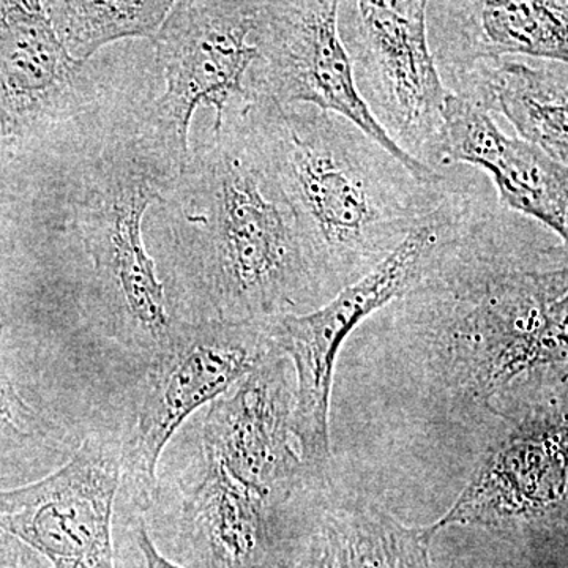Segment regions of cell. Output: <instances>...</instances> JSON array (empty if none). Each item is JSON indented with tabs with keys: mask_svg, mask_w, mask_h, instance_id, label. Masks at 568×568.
<instances>
[{
	"mask_svg": "<svg viewBox=\"0 0 568 568\" xmlns=\"http://www.w3.org/2000/svg\"><path fill=\"white\" fill-rule=\"evenodd\" d=\"M260 2L182 0L174 2L155 36L166 92L155 100L142 129L170 152L182 170L190 159L194 111L215 110L212 133L224 115L248 103L246 78L256 61L252 33Z\"/></svg>",
	"mask_w": 568,
	"mask_h": 568,
	"instance_id": "ba28073f",
	"label": "cell"
},
{
	"mask_svg": "<svg viewBox=\"0 0 568 568\" xmlns=\"http://www.w3.org/2000/svg\"><path fill=\"white\" fill-rule=\"evenodd\" d=\"M286 568H338L324 529L302 541Z\"/></svg>",
	"mask_w": 568,
	"mask_h": 568,
	"instance_id": "ffe728a7",
	"label": "cell"
},
{
	"mask_svg": "<svg viewBox=\"0 0 568 568\" xmlns=\"http://www.w3.org/2000/svg\"><path fill=\"white\" fill-rule=\"evenodd\" d=\"M338 568H435V526H407L373 504H355L324 526Z\"/></svg>",
	"mask_w": 568,
	"mask_h": 568,
	"instance_id": "ac0fdd59",
	"label": "cell"
},
{
	"mask_svg": "<svg viewBox=\"0 0 568 568\" xmlns=\"http://www.w3.org/2000/svg\"><path fill=\"white\" fill-rule=\"evenodd\" d=\"M338 33L355 88L388 140L428 170L447 168L448 92L429 50L426 2L342 0Z\"/></svg>",
	"mask_w": 568,
	"mask_h": 568,
	"instance_id": "52a82bcc",
	"label": "cell"
},
{
	"mask_svg": "<svg viewBox=\"0 0 568 568\" xmlns=\"http://www.w3.org/2000/svg\"><path fill=\"white\" fill-rule=\"evenodd\" d=\"M295 379L271 355L209 405L192 466L282 514L306 470L293 433Z\"/></svg>",
	"mask_w": 568,
	"mask_h": 568,
	"instance_id": "8fae6325",
	"label": "cell"
},
{
	"mask_svg": "<svg viewBox=\"0 0 568 568\" xmlns=\"http://www.w3.org/2000/svg\"><path fill=\"white\" fill-rule=\"evenodd\" d=\"M276 353L272 320L175 321L166 345L149 361L132 425L123 429L122 485L138 510L155 503L160 458L186 418Z\"/></svg>",
	"mask_w": 568,
	"mask_h": 568,
	"instance_id": "8992f818",
	"label": "cell"
},
{
	"mask_svg": "<svg viewBox=\"0 0 568 568\" xmlns=\"http://www.w3.org/2000/svg\"><path fill=\"white\" fill-rule=\"evenodd\" d=\"M444 160L484 171L497 203L568 242V166L507 136L488 112L452 93L444 106Z\"/></svg>",
	"mask_w": 568,
	"mask_h": 568,
	"instance_id": "2e32d148",
	"label": "cell"
},
{
	"mask_svg": "<svg viewBox=\"0 0 568 568\" xmlns=\"http://www.w3.org/2000/svg\"><path fill=\"white\" fill-rule=\"evenodd\" d=\"M92 65L70 58L43 2H0V134L41 140L91 114Z\"/></svg>",
	"mask_w": 568,
	"mask_h": 568,
	"instance_id": "4fadbf2b",
	"label": "cell"
},
{
	"mask_svg": "<svg viewBox=\"0 0 568 568\" xmlns=\"http://www.w3.org/2000/svg\"><path fill=\"white\" fill-rule=\"evenodd\" d=\"M256 61L246 78L248 102L313 106L353 122L366 136L422 175H435L388 140L355 88L338 33L335 0L260 2L252 33Z\"/></svg>",
	"mask_w": 568,
	"mask_h": 568,
	"instance_id": "30bf717a",
	"label": "cell"
},
{
	"mask_svg": "<svg viewBox=\"0 0 568 568\" xmlns=\"http://www.w3.org/2000/svg\"><path fill=\"white\" fill-rule=\"evenodd\" d=\"M52 31L70 58L88 62L104 44L129 37L155 39L173 0H114V2H84L55 0L43 2Z\"/></svg>",
	"mask_w": 568,
	"mask_h": 568,
	"instance_id": "d6986e66",
	"label": "cell"
},
{
	"mask_svg": "<svg viewBox=\"0 0 568 568\" xmlns=\"http://www.w3.org/2000/svg\"><path fill=\"white\" fill-rule=\"evenodd\" d=\"M568 499L567 396L538 403L489 448L436 532L448 526L511 530L566 523Z\"/></svg>",
	"mask_w": 568,
	"mask_h": 568,
	"instance_id": "7c38bea8",
	"label": "cell"
},
{
	"mask_svg": "<svg viewBox=\"0 0 568 568\" xmlns=\"http://www.w3.org/2000/svg\"><path fill=\"white\" fill-rule=\"evenodd\" d=\"M181 171L140 125L136 133L110 138L82 175L74 201V227L92 261V321L108 338L148 362L166 345L178 320L145 250L142 223Z\"/></svg>",
	"mask_w": 568,
	"mask_h": 568,
	"instance_id": "277c9868",
	"label": "cell"
},
{
	"mask_svg": "<svg viewBox=\"0 0 568 568\" xmlns=\"http://www.w3.org/2000/svg\"><path fill=\"white\" fill-rule=\"evenodd\" d=\"M156 205L175 320L268 321L325 304L294 213L237 110Z\"/></svg>",
	"mask_w": 568,
	"mask_h": 568,
	"instance_id": "7a4b0ae2",
	"label": "cell"
},
{
	"mask_svg": "<svg viewBox=\"0 0 568 568\" xmlns=\"http://www.w3.org/2000/svg\"><path fill=\"white\" fill-rule=\"evenodd\" d=\"M448 93L499 114L519 140L568 166V65L529 58L477 62L446 84Z\"/></svg>",
	"mask_w": 568,
	"mask_h": 568,
	"instance_id": "e0dca14e",
	"label": "cell"
},
{
	"mask_svg": "<svg viewBox=\"0 0 568 568\" xmlns=\"http://www.w3.org/2000/svg\"><path fill=\"white\" fill-rule=\"evenodd\" d=\"M123 428L102 417L48 476L0 491V529L51 568H115L112 519L122 485Z\"/></svg>",
	"mask_w": 568,
	"mask_h": 568,
	"instance_id": "9c48e42d",
	"label": "cell"
},
{
	"mask_svg": "<svg viewBox=\"0 0 568 568\" xmlns=\"http://www.w3.org/2000/svg\"><path fill=\"white\" fill-rule=\"evenodd\" d=\"M426 32L444 88L481 61L568 62L566 0H433L426 2Z\"/></svg>",
	"mask_w": 568,
	"mask_h": 568,
	"instance_id": "9a60e30c",
	"label": "cell"
},
{
	"mask_svg": "<svg viewBox=\"0 0 568 568\" xmlns=\"http://www.w3.org/2000/svg\"><path fill=\"white\" fill-rule=\"evenodd\" d=\"M89 429L62 409L31 332L0 293V491L58 469Z\"/></svg>",
	"mask_w": 568,
	"mask_h": 568,
	"instance_id": "5bb4252c",
	"label": "cell"
},
{
	"mask_svg": "<svg viewBox=\"0 0 568 568\" xmlns=\"http://www.w3.org/2000/svg\"><path fill=\"white\" fill-rule=\"evenodd\" d=\"M488 192L487 175L462 166L446 201L368 275L313 312L272 320L276 346L294 369L293 433L306 470L323 469L332 457V386L347 339L425 278L459 223Z\"/></svg>",
	"mask_w": 568,
	"mask_h": 568,
	"instance_id": "5b68a950",
	"label": "cell"
},
{
	"mask_svg": "<svg viewBox=\"0 0 568 568\" xmlns=\"http://www.w3.org/2000/svg\"><path fill=\"white\" fill-rule=\"evenodd\" d=\"M0 568H51L41 556L17 537L0 529Z\"/></svg>",
	"mask_w": 568,
	"mask_h": 568,
	"instance_id": "44dd1931",
	"label": "cell"
},
{
	"mask_svg": "<svg viewBox=\"0 0 568 568\" xmlns=\"http://www.w3.org/2000/svg\"><path fill=\"white\" fill-rule=\"evenodd\" d=\"M297 223L325 302L386 261L458 181L422 175L353 122L313 106L239 108Z\"/></svg>",
	"mask_w": 568,
	"mask_h": 568,
	"instance_id": "3957f363",
	"label": "cell"
},
{
	"mask_svg": "<svg viewBox=\"0 0 568 568\" xmlns=\"http://www.w3.org/2000/svg\"><path fill=\"white\" fill-rule=\"evenodd\" d=\"M136 541L138 547L141 549V555L144 556L145 567L148 568H185L171 562L170 559L164 558L162 552L153 545L151 534H149L148 526H145L144 518H138L136 525Z\"/></svg>",
	"mask_w": 568,
	"mask_h": 568,
	"instance_id": "7402d4cb",
	"label": "cell"
},
{
	"mask_svg": "<svg viewBox=\"0 0 568 568\" xmlns=\"http://www.w3.org/2000/svg\"><path fill=\"white\" fill-rule=\"evenodd\" d=\"M384 312L395 349L459 402L496 413L517 387L567 386L568 242L495 192Z\"/></svg>",
	"mask_w": 568,
	"mask_h": 568,
	"instance_id": "6da1fadb",
	"label": "cell"
}]
</instances>
